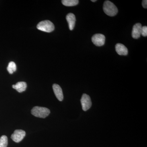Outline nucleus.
Listing matches in <instances>:
<instances>
[{"mask_svg": "<svg viewBox=\"0 0 147 147\" xmlns=\"http://www.w3.org/2000/svg\"><path fill=\"white\" fill-rule=\"evenodd\" d=\"M103 9L105 14L110 16H115L118 11L115 5L109 1H106L104 2Z\"/></svg>", "mask_w": 147, "mask_h": 147, "instance_id": "obj_1", "label": "nucleus"}, {"mask_svg": "<svg viewBox=\"0 0 147 147\" xmlns=\"http://www.w3.org/2000/svg\"><path fill=\"white\" fill-rule=\"evenodd\" d=\"M7 70L10 74H12L16 71V65L14 62L11 61L9 63L7 67Z\"/></svg>", "mask_w": 147, "mask_h": 147, "instance_id": "obj_13", "label": "nucleus"}, {"mask_svg": "<svg viewBox=\"0 0 147 147\" xmlns=\"http://www.w3.org/2000/svg\"><path fill=\"white\" fill-rule=\"evenodd\" d=\"M37 28L40 30L51 32L55 30V26L52 22L48 20L41 21L38 24Z\"/></svg>", "mask_w": 147, "mask_h": 147, "instance_id": "obj_3", "label": "nucleus"}, {"mask_svg": "<svg viewBox=\"0 0 147 147\" xmlns=\"http://www.w3.org/2000/svg\"><path fill=\"white\" fill-rule=\"evenodd\" d=\"M82 109L84 111H86L91 108L92 106V101L89 96L86 94L82 95L81 100Z\"/></svg>", "mask_w": 147, "mask_h": 147, "instance_id": "obj_5", "label": "nucleus"}, {"mask_svg": "<svg viewBox=\"0 0 147 147\" xmlns=\"http://www.w3.org/2000/svg\"><path fill=\"white\" fill-rule=\"evenodd\" d=\"M50 113V110L48 108L39 106L34 107L31 110V113L33 115L41 118H45L49 115Z\"/></svg>", "mask_w": 147, "mask_h": 147, "instance_id": "obj_2", "label": "nucleus"}, {"mask_svg": "<svg viewBox=\"0 0 147 147\" xmlns=\"http://www.w3.org/2000/svg\"><path fill=\"white\" fill-rule=\"evenodd\" d=\"M62 3L65 6L71 7L77 5L79 3L78 0H63Z\"/></svg>", "mask_w": 147, "mask_h": 147, "instance_id": "obj_12", "label": "nucleus"}, {"mask_svg": "<svg viewBox=\"0 0 147 147\" xmlns=\"http://www.w3.org/2000/svg\"><path fill=\"white\" fill-rule=\"evenodd\" d=\"M67 21L68 23L69 27L70 30H72L75 26L76 19L75 15L72 13H69L67 14L66 17Z\"/></svg>", "mask_w": 147, "mask_h": 147, "instance_id": "obj_9", "label": "nucleus"}, {"mask_svg": "<svg viewBox=\"0 0 147 147\" xmlns=\"http://www.w3.org/2000/svg\"><path fill=\"white\" fill-rule=\"evenodd\" d=\"M142 6L144 8L147 9V0H143L142 2Z\"/></svg>", "mask_w": 147, "mask_h": 147, "instance_id": "obj_16", "label": "nucleus"}, {"mask_svg": "<svg viewBox=\"0 0 147 147\" xmlns=\"http://www.w3.org/2000/svg\"><path fill=\"white\" fill-rule=\"evenodd\" d=\"M8 139L5 135H3L0 138V147H7Z\"/></svg>", "mask_w": 147, "mask_h": 147, "instance_id": "obj_14", "label": "nucleus"}, {"mask_svg": "<svg viewBox=\"0 0 147 147\" xmlns=\"http://www.w3.org/2000/svg\"><path fill=\"white\" fill-rule=\"evenodd\" d=\"M116 52L118 55L125 56L128 54L127 48L123 44L117 43L115 45Z\"/></svg>", "mask_w": 147, "mask_h": 147, "instance_id": "obj_10", "label": "nucleus"}, {"mask_svg": "<svg viewBox=\"0 0 147 147\" xmlns=\"http://www.w3.org/2000/svg\"><path fill=\"white\" fill-rule=\"evenodd\" d=\"M53 88L56 97L59 101H62L63 99V95L61 87L58 84H53Z\"/></svg>", "mask_w": 147, "mask_h": 147, "instance_id": "obj_8", "label": "nucleus"}, {"mask_svg": "<svg viewBox=\"0 0 147 147\" xmlns=\"http://www.w3.org/2000/svg\"><path fill=\"white\" fill-rule=\"evenodd\" d=\"M105 37L104 35L96 34L94 35L92 38V41L96 46L100 47L104 45Z\"/></svg>", "mask_w": 147, "mask_h": 147, "instance_id": "obj_4", "label": "nucleus"}, {"mask_svg": "<svg viewBox=\"0 0 147 147\" xmlns=\"http://www.w3.org/2000/svg\"><path fill=\"white\" fill-rule=\"evenodd\" d=\"M27 85L25 82H19L16 83L15 85L12 86V88L16 90L18 92L21 93L25 91L26 89Z\"/></svg>", "mask_w": 147, "mask_h": 147, "instance_id": "obj_11", "label": "nucleus"}, {"mask_svg": "<svg viewBox=\"0 0 147 147\" xmlns=\"http://www.w3.org/2000/svg\"><path fill=\"white\" fill-rule=\"evenodd\" d=\"M143 36L146 37L147 36V27L146 26H144L142 27V34Z\"/></svg>", "mask_w": 147, "mask_h": 147, "instance_id": "obj_15", "label": "nucleus"}, {"mask_svg": "<svg viewBox=\"0 0 147 147\" xmlns=\"http://www.w3.org/2000/svg\"><path fill=\"white\" fill-rule=\"evenodd\" d=\"M142 25L140 23L135 24L132 28L131 36L134 39H138L142 34Z\"/></svg>", "mask_w": 147, "mask_h": 147, "instance_id": "obj_7", "label": "nucleus"}, {"mask_svg": "<svg viewBox=\"0 0 147 147\" xmlns=\"http://www.w3.org/2000/svg\"><path fill=\"white\" fill-rule=\"evenodd\" d=\"M91 1L93 2H95L96 1V0H91Z\"/></svg>", "mask_w": 147, "mask_h": 147, "instance_id": "obj_17", "label": "nucleus"}, {"mask_svg": "<svg viewBox=\"0 0 147 147\" xmlns=\"http://www.w3.org/2000/svg\"><path fill=\"white\" fill-rule=\"evenodd\" d=\"M26 135V131L22 129H16L11 136V139L16 143L21 142Z\"/></svg>", "mask_w": 147, "mask_h": 147, "instance_id": "obj_6", "label": "nucleus"}]
</instances>
